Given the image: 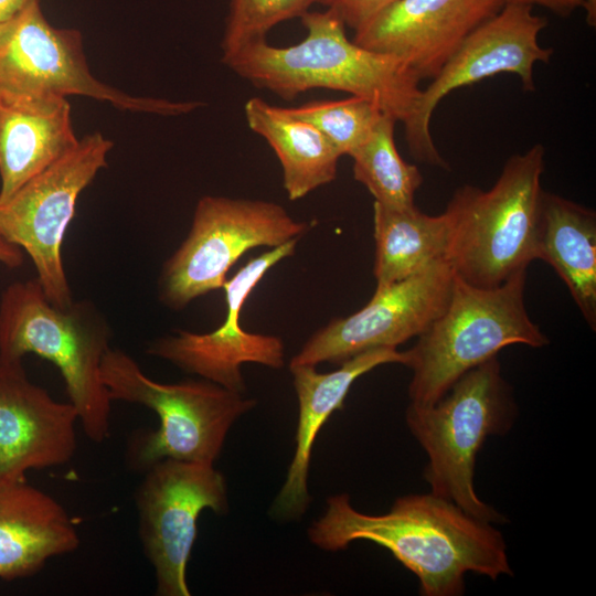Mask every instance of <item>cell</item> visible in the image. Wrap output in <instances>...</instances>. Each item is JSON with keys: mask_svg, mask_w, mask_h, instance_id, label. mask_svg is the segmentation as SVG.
<instances>
[{"mask_svg": "<svg viewBox=\"0 0 596 596\" xmlns=\"http://www.w3.org/2000/svg\"><path fill=\"white\" fill-rule=\"evenodd\" d=\"M308 536L331 552L356 540L387 549L417 576L424 596L462 595L468 573L492 581L513 575L502 533L432 492L401 496L389 512L379 515L354 509L347 493L331 496Z\"/></svg>", "mask_w": 596, "mask_h": 596, "instance_id": "obj_1", "label": "cell"}, {"mask_svg": "<svg viewBox=\"0 0 596 596\" xmlns=\"http://www.w3.org/2000/svg\"><path fill=\"white\" fill-rule=\"evenodd\" d=\"M306 36L297 44L274 46L266 40L222 55L236 75L258 88L292 99L312 88H328L376 103L401 121L413 114L421 79L400 60L358 45L330 9L301 17Z\"/></svg>", "mask_w": 596, "mask_h": 596, "instance_id": "obj_2", "label": "cell"}, {"mask_svg": "<svg viewBox=\"0 0 596 596\" xmlns=\"http://www.w3.org/2000/svg\"><path fill=\"white\" fill-rule=\"evenodd\" d=\"M111 331L89 300L55 307L36 278L10 284L0 298V363L36 354L61 372L68 402L85 435L96 444L110 433L111 403L100 375Z\"/></svg>", "mask_w": 596, "mask_h": 596, "instance_id": "obj_3", "label": "cell"}, {"mask_svg": "<svg viewBox=\"0 0 596 596\" xmlns=\"http://www.w3.org/2000/svg\"><path fill=\"white\" fill-rule=\"evenodd\" d=\"M545 149L535 143L511 156L488 189L465 184L445 210L450 240L445 260L480 288L502 285L538 259Z\"/></svg>", "mask_w": 596, "mask_h": 596, "instance_id": "obj_4", "label": "cell"}, {"mask_svg": "<svg viewBox=\"0 0 596 596\" xmlns=\"http://www.w3.org/2000/svg\"><path fill=\"white\" fill-rule=\"evenodd\" d=\"M518 413L513 389L498 356L469 370L436 403L411 402L405 422L428 457L423 478L430 492L478 520L505 523L502 513L479 498L475 467L486 439L509 433Z\"/></svg>", "mask_w": 596, "mask_h": 596, "instance_id": "obj_5", "label": "cell"}, {"mask_svg": "<svg viewBox=\"0 0 596 596\" xmlns=\"http://www.w3.org/2000/svg\"><path fill=\"white\" fill-rule=\"evenodd\" d=\"M525 281L526 270L493 288L472 286L455 275L445 310L405 351L412 403H436L465 373L508 345L550 343L528 313Z\"/></svg>", "mask_w": 596, "mask_h": 596, "instance_id": "obj_6", "label": "cell"}, {"mask_svg": "<svg viewBox=\"0 0 596 596\" xmlns=\"http://www.w3.org/2000/svg\"><path fill=\"white\" fill-rule=\"evenodd\" d=\"M110 400L139 404L159 417L155 430H138L127 445L131 469L146 471L171 458L214 465L233 424L256 401L205 379L160 383L125 351L110 348L100 366Z\"/></svg>", "mask_w": 596, "mask_h": 596, "instance_id": "obj_7", "label": "cell"}, {"mask_svg": "<svg viewBox=\"0 0 596 596\" xmlns=\"http://www.w3.org/2000/svg\"><path fill=\"white\" fill-rule=\"evenodd\" d=\"M313 224L295 220L275 202L205 195L196 203L187 237L162 265L159 299L181 310L222 289L227 272L247 251L299 240Z\"/></svg>", "mask_w": 596, "mask_h": 596, "instance_id": "obj_8", "label": "cell"}, {"mask_svg": "<svg viewBox=\"0 0 596 596\" xmlns=\"http://www.w3.org/2000/svg\"><path fill=\"white\" fill-rule=\"evenodd\" d=\"M0 95L39 97L70 95L106 102L121 110L174 116L199 102H171L126 94L89 71L78 30L53 26L41 0H29L0 21Z\"/></svg>", "mask_w": 596, "mask_h": 596, "instance_id": "obj_9", "label": "cell"}, {"mask_svg": "<svg viewBox=\"0 0 596 596\" xmlns=\"http://www.w3.org/2000/svg\"><path fill=\"white\" fill-rule=\"evenodd\" d=\"M113 142L94 132L31 178L0 203V235L25 252L52 305L66 308L73 297L62 260V244L79 194L107 164Z\"/></svg>", "mask_w": 596, "mask_h": 596, "instance_id": "obj_10", "label": "cell"}, {"mask_svg": "<svg viewBox=\"0 0 596 596\" xmlns=\"http://www.w3.org/2000/svg\"><path fill=\"white\" fill-rule=\"evenodd\" d=\"M547 24L546 18L533 12V7L507 2L477 26L422 88L413 114L403 123L413 157L426 164L449 169L434 143L430 120L437 105L453 91L503 73L517 75L524 91H534L535 64L547 63L553 55L552 47L539 42Z\"/></svg>", "mask_w": 596, "mask_h": 596, "instance_id": "obj_11", "label": "cell"}, {"mask_svg": "<svg viewBox=\"0 0 596 596\" xmlns=\"http://www.w3.org/2000/svg\"><path fill=\"white\" fill-rule=\"evenodd\" d=\"M135 492L138 534L159 596H190L187 565L205 509L228 510L223 473L214 465L162 459L143 471Z\"/></svg>", "mask_w": 596, "mask_h": 596, "instance_id": "obj_12", "label": "cell"}, {"mask_svg": "<svg viewBox=\"0 0 596 596\" xmlns=\"http://www.w3.org/2000/svg\"><path fill=\"white\" fill-rule=\"evenodd\" d=\"M455 273L437 260L402 280L376 286L358 311L333 318L318 329L289 363L317 366L341 364L369 350L394 348L417 338L443 313L453 291Z\"/></svg>", "mask_w": 596, "mask_h": 596, "instance_id": "obj_13", "label": "cell"}, {"mask_svg": "<svg viewBox=\"0 0 596 596\" xmlns=\"http://www.w3.org/2000/svg\"><path fill=\"white\" fill-rule=\"evenodd\" d=\"M297 243L298 240H291L264 252L226 279L222 288L226 317L219 328L206 333L179 330L175 334L160 337L148 345L147 353L241 394L246 391L241 372L243 363L281 369L285 364L283 340L277 336L244 330L240 316L247 297L260 279L276 264L294 255Z\"/></svg>", "mask_w": 596, "mask_h": 596, "instance_id": "obj_14", "label": "cell"}, {"mask_svg": "<svg viewBox=\"0 0 596 596\" xmlns=\"http://www.w3.org/2000/svg\"><path fill=\"white\" fill-rule=\"evenodd\" d=\"M503 4V0H394L358 26L352 40L400 60L421 81L432 79Z\"/></svg>", "mask_w": 596, "mask_h": 596, "instance_id": "obj_15", "label": "cell"}, {"mask_svg": "<svg viewBox=\"0 0 596 596\" xmlns=\"http://www.w3.org/2000/svg\"><path fill=\"white\" fill-rule=\"evenodd\" d=\"M78 414L32 383L22 363H0V477L68 462L77 450Z\"/></svg>", "mask_w": 596, "mask_h": 596, "instance_id": "obj_16", "label": "cell"}, {"mask_svg": "<svg viewBox=\"0 0 596 596\" xmlns=\"http://www.w3.org/2000/svg\"><path fill=\"white\" fill-rule=\"evenodd\" d=\"M405 351L379 348L360 353L339 369L320 373L316 366H289L299 404L296 448L286 480L275 498L270 514L287 521L300 518L309 507L308 472L317 435L333 412L342 409L352 384L363 374L389 363H405Z\"/></svg>", "mask_w": 596, "mask_h": 596, "instance_id": "obj_17", "label": "cell"}, {"mask_svg": "<svg viewBox=\"0 0 596 596\" xmlns=\"http://www.w3.org/2000/svg\"><path fill=\"white\" fill-rule=\"evenodd\" d=\"M79 542L73 519L56 499L25 476L0 477V579L32 576Z\"/></svg>", "mask_w": 596, "mask_h": 596, "instance_id": "obj_18", "label": "cell"}, {"mask_svg": "<svg viewBox=\"0 0 596 596\" xmlns=\"http://www.w3.org/2000/svg\"><path fill=\"white\" fill-rule=\"evenodd\" d=\"M78 140L65 97L0 95V203Z\"/></svg>", "mask_w": 596, "mask_h": 596, "instance_id": "obj_19", "label": "cell"}, {"mask_svg": "<svg viewBox=\"0 0 596 596\" xmlns=\"http://www.w3.org/2000/svg\"><path fill=\"white\" fill-rule=\"evenodd\" d=\"M538 259L566 285L588 327L596 330V212L543 190Z\"/></svg>", "mask_w": 596, "mask_h": 596, "instance_id": "obj_20", "label": "cell"}, {"mask_svg": "<svg viewBox=\"0 0 596 596\" xmlns=\"http://www.w3.org/2000/svg\"><path fill=\"white\" fill-rule=\"evenodd\" d=\"M244 115L249 129L275 151L289 200L302 199L334 181L342 155L312 124L259 97L245 103Z\"/></svg>", "mask_w": 596, "mask_h": 596, "instance_id": "obj_21", "label": "cell"}, {"mask_svg": "<svg viewBox=\"0 0 596 596\" xmlns=\"http://www.w3.org/2000/svg\"><path fill=\"white\" fill-rule=\"evenodd\" d=\"M373 227L376 286L407 278L446 257L450 223L445 211L428 215L416 205L393 209L374 202Z\"/></svg>", "mask_w": 596, "mask_h": 596, "instance_id": "obj_22", "label": "cell"}, {"mask_svg": "<svg viewBox=\"0 0 596 596\" xmlns=\"http://www.w3.org/2000/svg\"><path fill=\"white\" fill-rule=\"evenodd\" d=\"M396 119L383 114L368 139L349 157L353 177L373 195L374 202L393 209L415 206L423 177L415 164L400 155L395 140Z\"/></svg>", "mask_w": 596, "mask_h": 596, "instance_id": "obj_23", "label": "cell"}, {"mask_svg": "<svg viewBox=\"0 0 596 596\" xmlns=\"http://www.w3.org/2000/svg\"><path fill=\"white\" fill-rule=\"evenodd\" d=\"M287 110L317 127L342 156L361 146L384 114L376 103L358 96L312 100Z\"/></svg>", "mask_w": 596, "mask_h": 596, "instance_id": "obj_24", "label": "cell"}, {"mask_svg": "<svg viewBox=\"0 0 596 596\" xmlns=\"http://www.w3.org/2000/svg\"><path fill=\"white\" fill-rule=\"evenodd\" d=\"M320 0H231L222 52L231 54L266 40L268 31L288 19L300 18Z\"/></svg>", "mask_w": 596, "mask_h": 596, "instance_id": "obj_25", "label": "cell"}, {"mask_svg": "<svg viewBox=\"0 0 596 596\" xmlns=\"http://www.w3.org/2000/svg\"><path fill=\"white\" fill-rule=\"evenodd\" d=\"M394 0H320L353 30Z\"/></svg>", "mask_w": 596, "mask_h": 596, "instance_id": "obj_26", "label": "cell"}, {"mask_svg": "<svg viewBox=\"0 0 596 596\" xmlns=\"http://www.w3.org/2000/svg\"><path fill=\"white\" fill-rule=\"evenodd\" d=\"M504 3L513 2L526 6L542 7L553 14L562 18L570 17L578 9H584V0H503Z\"/></svg>", "mask_w": 596, "mask_h": 596, "instance_id": "obj_27", "label": "cell"}, {"mask_svg": "<svg viewBox=\"0 0 596 596\" xmlns=\"http://www.w3.org/2000/svg\"><path fill=\"white\" fill-rule=\"evenodd\" d=\"M23 260V251L0 235V264L9 268H15L21 266Z\"/></svg>", "mask_w": 596, "mask_h": 596, "instance_id": "obj_28", "label": "cell"}, {"mask_svg": "<svg viewBox=\"0 0 596 596\" xmlns=\"http://www.w3.org/2000/svg\"><path fill=\"white\" fill-rule=\"evenodd\" d=\"M29 0H0V21L11 17Z\"/></svg>", "mask_w": 596, "mask_h": 596, "instance_id": "obj_29", "label": "cell"}, {"mask_svg": "<svg viewBox=\"0 0 596 596\" xmlns=\"http://www.w3.org/2000/svg\"><path fill=\"white\" fill-rule=\"evenodd\" d=\"M586 22L589 26L596 25V0H584Z\"/></svg>", "mask_w": 596, "mask_h": 596, "instance_id": "obj_30", "label": "cell"}]
</instances>
